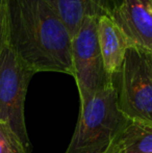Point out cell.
Masks as SVG:
<instances>
[{"mask_svg":"<svg viewBox=\"0 0 152 153\" xmlns=\"http://www.w3.org/2000/svg\"><path fill=\"white\" fill-rule=\"evenodd\" d=\"M98 42L105 70L113 77L122 68L128 40L112 18L101 17L98 20Z\"/></svg>","mask_w":152,"mask_h":153,"instance_id":"8","label":"cell"},{"mask_svg":"<svg viewBox=\"0 0 152 153\" xmlns=\"http://www.w3.org/2000/svg\"><path fill=\"white\" fill-rule=\"evenodd\" d=\"M8 45L36 73L73 76L72 36L47 0H10Z\"/></svg>","mask_w":152,"mask_h":153,"instance_id":"1","label":"cell"},{"mask_svg":"<svg viewBox=\"0 0 152 153\" xmlns=\"http://www.w3.org/2000/svg\"><path fill=\"white\" fill-rule=\"evenodd\" d=\"M65 23L72 39L87 18H112L122 0H47Z\"/></svg>","mask_w":152,"mask_h":153,"instance_id":"7","label":"cell"},{"mask_svg":"<svg viewBox=\"0 0 152 153\" xmlns=\"http://www.w3.org/2000/svg\"><path fill=\"white\" fill-rule=\"evenodd\" d=\"M112 19L134 46L152 52V1L122 0Z\"/></svg>","mask_w":152,"mask_h":153,"instance_id":"6","label":"cell"},{"mask_svg":"<svg viewBox=\"0 0 152 153\" xmlns=\"http://www.w3.org/2000/svg\"><path fill=\"white\" fill-rule=\"evenodd\" d=\"M151 1H152V0H151Z\"/></svg>","mask_w":152,"mask_h":153,"instance_id":"12","label":"cell"},{"mask_svg":"<svg viewBox=\"0 0 152 153\" xmlns=\"http://www.w3.org/2000/svg\"><path fill=\"white\" fill-rule=\"evenodd\" d=\"M0 153H29L10 126L0 121Z\"/></svg>","mask_w":152,"mask_h":153,"instance_id":"10","label":"cell"},{"mask_svg":"<svg viewBox=\"0 0 152 153\" xmlns=\"http://www.w3.org/2000/svg\"><path fill=\"white\" fill-rule=\"evenodd\" d=\"M98 20L85 19L72 39L73 77L78 89L80 105L114 85L113 77L105 70L98 42Z\"/></svg>","mask_w":152,"mask_h":153,"instance_id":"5","label":"cell"},{"mask_svg":"<svg viewBox=\"0 0 152 153\" xmlns=\"http://www.w3.org/2000/svg\"><path fill=\"white\" fill-rule=\"evenodd\" d=\"M36 72L29 68L10 45L0 54V121L7 123L29 151L24 104L27 89Z\"/></svg>","mask_w":152,"mask_h":153,"instance_id":"4","label":"cell"},{"mask_svg":"<svg viewBox=\"0 0 152 153\" xmlns=\"http://www.w3.org/2000/svg\"><path fill=\"white\" fill-rule=\"evenodd\" d=\"M118 106L127 119L152 123V52L134 46L126 51L122 68L113 76Z\"/></svg>","mask_w":152,"mask_h":153,"instance_id":"3","label":"cell"},{"mask_svg":"<svg viewBox=\"0 0 152 153\" xmlns=\"http://www.w3.org/2000/svg\"><path fill=\"white\" fill-rule=\"evenodd\" d=\"M108 153H152V123L128 119Z\"/></svg>","mask_w":152,"mask_h":153,"instance_id":"9","label":"cell"},{"mask_svg":"<svg viewBox=\"0 0 152 153\" xmlns=\"http://www.w3.org/2000/svg\"><path fill=\"white\" fill-rule=\"evenodd\" d=\"M127 121L118 106L117 91L113 85L80 105L78 121L66 153H108Z\"/></svg>","mask_w":152,"mask_h":153,"instance_id":"2","label":"cell"},{"mask_svg":"<svg viewBox=\"0 0 152 153\" xmlns=\"http://www.w3.org/2000/svg\"><path fill=\"white\" fill-rule=\"evenodd\" d=\"M10 20V0H0V54L8 45Z\"/></svg>","mask_w":152,"mask_h":153,"instance_id":"11","label":"cell"}]
</instances>
